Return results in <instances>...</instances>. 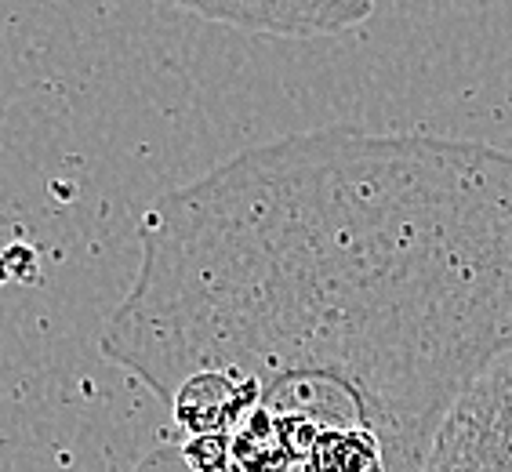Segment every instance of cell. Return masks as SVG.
Returning <instances> with one entry per match:
<instances>
[{
    "mask_svg": "<svg viewBox=\"0 0 512 472\" xmlns=\"http://www.w3.org/2000/svg\"><path fill=\"white\" fill-rule=\"evenodd\" d=\"M425 472H512V364H494L454 400Z\"/></svg>",
    "mask_w": 512,
    "mask_h": 472,
    "instance_id": "cell-2",
    "label": "cell"
},
{
    "mask_svg": "<svg viewBox=\"0 0 512 472\" xmlns=\"http://www.w3.org/2000/svg\"><path fill=\"white\" fill-rule=\"evenodd\" d=\"M99 349L193 472H425L512 353V153L320 128L153 200Z\"/></svg>",
    "mask_w": 512,
    "mask_h": 472,
    "instance_id": "cell-1",
    "label": "cell"
},
{
    "mask_svg": "<svg viewBox=\"0 0 512 472\" xmlns=\"http://www.w3.org/2000/svg\"><path fill=\"white\" fill-rule=\"evenodd\" d=\"M164 8L189 11L240 33L262 37H335L367 22L378 0H157Z\"/></svg>",
    "mask_w": 512,
    "mask_h": 472,
    "instance_id": "cell-3",
    "label": "cell"
}]
</instances>
